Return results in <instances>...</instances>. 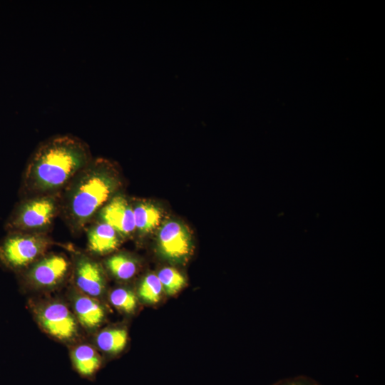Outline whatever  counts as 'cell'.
<instances>
[{
	"mask_svg": "<svg viewBox=\"0 0 385 385\" xmlns=\"http://www.w3.org/2000/svg\"><path fill=\"white\" fill-rule=\"evenodd\" d=\"M135 230L149 232L159 224L161 213L158 207L147 202H138L133 206Z\"/></svg>",
	"mask_w": 385,
	"mask_h": 385,
	"instance_id": "5bb4252c",
	"label": "cell"
},
{
	"mask_svg": "<svg viewBox=\"0 0 385 385\" xmlns=\"http://www.w3.org/2000/svg\"><path fill=\"white\" fill-rule=\"evenodd\" d=\"M87 252L93 255H106L120 244L121 235L110 225L95 218L85 229Z\"/></svg>",
	"mask_w": 385,
	"mask_h": 385,
	"instance_id": "8fae6325",
	"label": "cell"
},
{
	"mask_svg": "<svg viewBox=\"0 0 385 385\" xmlns=\"http://www.w3.org/2000/svg\"><path fill=\"white\" fill-rule=\"evenodd\" d=\"M73 369L82 378L93 380L102 366V359L97 349L90 344L74 345L70 351Z\"/></svg>",
	"mask_w": 385,
	"mask_h": 385,
	"instance_id": "7c38bea8",
	"label": "cell"
},
{
	"mask_svg": "<svg viewBox=\"0 0 385 385\" xmlns=\"http://www.w3.org/2000/svg\"><path fill=\"white\" fill-rule=\"evenodd\" d=\"M158 242L163 253L170 259L183 258L190 250V233L185 227L176 221H168L162 225Z\"/></svg>",
	"mask_w": 385,
	"mask_h": 385,
	"instance_id": "30bf717a",
	"label": "cell"
},
{
	"mask_svg": "<svg viewBox=\"0 0 385 385\" xmlns=\"http://www.w3.org/2000/svg\"><path fill=\"white\" fill-rule=\"evenodd\" d=\"M70 250L72 285L79 292L99 299L106 289L103 267L87 252Z\"/></svg>",
	"mask_w": 385,
	"mask_h": 385,
	"instance_id": "52a82bcc",
	"label": "cell"
},
{
	"mask_svg": "<svg viewBox=\"0 0 385 385\" xmlns=\"http://www.w3.org/2000/svg\"><path fill=\"white\" fill-rule=\"evenodd\" d=\"M128 332L123 328L111 327L99 331L95 337L96 347L108 354H117L125 348Z\"/></svg>",
	"mask_w": 385,
	"mask_h": 385,
	"instance_id": "4fadbf2b",
	"label": "cell"
},
{
	"mask_svg": "<svg viewBox=\"0 0 385 385\" xmlns=\"http://www.w3.org/2000/svg\"><path fill=\"white\" fill-rule=\"evenodd\" d=\"M53 244L48 233L9 232L0 242V261L7 268L22 272Z\"/></svg>",
	"mask_w": 385,
	"mask_h": 385,
	"instance_id": "5b68a950",
	"label": "cell"
},
{
	"mask_svg": "<svg viewBox=\"0 0 385 385\" xmlns=\"http://www.w3.org/2000/svg\"><path fill=\"white\" fill-rule=\"evenodd\" d=\"M92 158L88 143L76 135H56L42 141L23 173L21 198L61 193Z\"/></svg>",
	"mask_w": 385,
	"mask_h": 385,
	"instance_id": "6da1fadb",
	"label": "cell"
},
{
	"mask_svg": "<svg viewBox=\"0 0 385 385\" xmlns=\"http://www.w3.org/2000/svg\"><path fill=\"white\" fill-rule=\"evenodd\" d=\"M68 290L69 306L80 327L88 332L97 329L106 317L104 307L99 299L79 292L73 285Z\"/></svg>",
	"mask_w": 385,
	"mask_h": 385,
	"instance_id": "ba28073f",
	"label": "cell"
},
{
	"mask_svg": "<svg viewBox=\"0 0 385 385\" xmlns=\"http://www.w3.org/2000/svg\"><path fill=\"white\" fill-rule=\"evenodd\" d=\"M96 219L113 227L122 237L135 231L133 205L120 194H115L98 212Z\"/></svg>",
	"mask_w": 385,
	"mask_h": 385,
	"instance_id": "9c48e42d",
	"label": "cell"
},
{
	"mask_svg": "<svg viewBox=\"0 0 385 385\" xmlns=\"http://www.w3.org/2000/svg\"><path fill=\"white\" fill-rule=\"evenodd\" d=\"M61 193L21 198L4 225L9 232L48 233L60 214Z\"/></svg>",
	"mask_w": 385,
	"mask_h": 385,
	"instance_id": "3957f363",
	"label": "cell"
},
{
	"mask_svg": "<svg viewBox=\"0 0 385 385\" xmlns=\"http://www.w3.org/2000/svg\"><path fill=\"white\" fill-rule=\"evenodd\" d=\"M109 300L113 307L124 313L134 312L137 306V297L134 292L125 287H117L109 294Z\"/></svg>",
	"mask_w": 385,
	"mask_h": 385,
	"instance_id": "2e32d148",
	"label": "cell"
},
{
	"mask_svg": "<svg viewBox=\"0 0 385 385\" xmlns=\"http://www.w3.org/2000/svg\"><path fill=\"white\" fill-rule=\"evenodd\" d=\"M26 284L40 292L61 287L71 273V260L64 254L47 252L22 272Z\"/></svg>",
	"mask_w": 385,
	"mask_h": 385,
	"instance_id": "8992f818",
	"label": "cell"
},
{
	"mask_svg": "<svg viewBox=\"0 0 385 385\" xmlns=\"http://www.w3.org/2000/svg\"><path fill=\"white\" fill-rule=\"evenodd\" d=\"M104 266L111 274L119 280H128L136 273L138 265L130 255L118 253L108 257Z\"/></svg>",
	"mask_w": 385,
	"mask_h": 385,
	"instance_id": "9a60e30c",
	"label": "cell"
},
{
	"mask_svg": "<svg viewBox=\"0 0 385 385\" xmlns=\"http://www.w3.org/2000/svg\"><path fill=\"white\" fill-rule=\"evenodd\" d=\"M162 290L163 286L158 276L150 274L141 281L138 295L146 302L157 303L160 299Z\"/></svg>",
	"mask_w": 385,
	"mask_h": 385,
	"instance_id": "e0dca14e",
	"label": "cell"
},
{
	"mask_svg": "<svg viewBox=\"0 0 385 385\" xmlns=\"http://www.w3.org/2000/svg\"><path fill=\"white\" fill-rule=\"evenodd\" d=\"M118 181L110 163L92 160L61 192L60 214L73 234L78 235L96 218L115 195Z\"/></svg>",
	"mask_w": 385,
	"mask_h": 385,
	"instance_id": "7a4b0ae2",
	"label": "cell"
},
{
	"mask_svg": "<svg viewBox=\"0 0 385 385\" xmlns=\"http://www.w3.org/2000/svg\"><path fill=\"white\" fill-rule=\"evenodd\" d=\"M271 385H322L315 379L305 376L299 375L292 377L284 378L272 384Z\"/></svg>",
	"mask_w": 385,
	"mask_h": 385,
	"instance_id": "d6986e66",
	"label": "cell"
},
{
	"mask_svg": "<svg viewBox=\"0 0 385 385\" xmlns=\"http://www.w3.org/2000/svg\"><path fill=\"white\" fill-rule=\"evenodd\" d=\"M29 303L34 319L47 335L63 343L78 338L81 328L69 304L53 297L31 299Z\"/></svg>",
	"mask_w": 385,
	"mask_h": 385,
	"instance_id": "277c9868",
	"label": "cell"
},
{
	"mask_svg": "<svg viewBox=\"0 0 385 385\" xmlns=\"http://www.w3.org/2000/svg\"><path fill=\"white\" fill-rule=\"evenodd\" d=\"M163 288L169 295H173L179 292L185 285V277L177 270L172 267L162 269L158 274Z\"/></svg>",
	"mask_w": 385,
	"mask_h": 385,
	"instance_id": "ac0fdd59",
	"label": "cell"
}]
</instances>
